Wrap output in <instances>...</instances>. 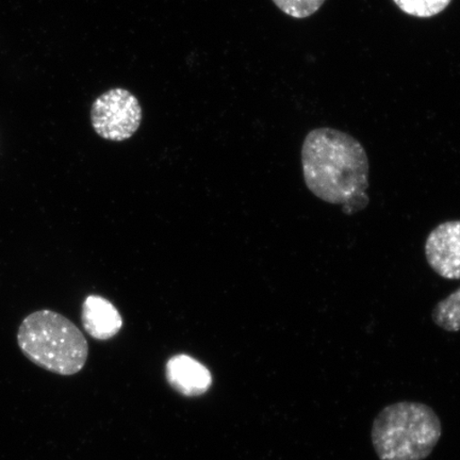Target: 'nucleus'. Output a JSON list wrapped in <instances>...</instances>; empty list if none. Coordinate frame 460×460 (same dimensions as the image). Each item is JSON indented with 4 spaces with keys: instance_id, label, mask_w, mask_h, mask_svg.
Segmentation results:
<instances>
[{
    "instance_id": "nucleus-1",
    "label": "nucleus",
    "mask_w": 460,
    "mask_h": 460,
    "mask_svg": "<svg viewBox=\"0 0 460 460\" xmlns=\"http://www.w3.org/2000/svg\"><path fill=\"white\" fill-rule=\"evenodd\" d=\"M302 166L309 191L325 203L342 206L343 214H358L369 205V158L353 136L331 128L308 132Z\"/></svg>"
},
{
    "instance_id": "nucleus-2",
    "label": "nucleus",
    "mask_w": 460,
    "mask_h": 460,
    "mask_svg": "<svg viewBox=\"0 0 460 460\" xmlns=\"http://www.w3.org/2000/svg\"><path fill=\"white\" fill-rule=\"evenodd\" d=\"M17 343L34 365L63 376L79 373L88 360L89 344L82 331L54 310L27 315L17 332Z\"/></svg>"
},
{
    "instance_id": "nucleus-3",
    "label": "nucleus",
    "mask_w": 460,
    "mask_h": 460,
    "mask_svg": "<svg viewBox=\"0 0 460 460\" xmlns=\"http://www.w3.org/2000/svg\"><path fill=\"white\" fill-rule=\"evenodd\" d=\"M441 435L442 424L433 408L410 401L383 408L371 429L379 460H424L433 453Z\"/></svg>"
},
{
    "instance_id": "nucleus-4",
    "label": "nucleus",
    "mask_w": 460,
    "mask_h": 460,
    "mask_svg": "<svg viewBox=\"0 0 460 460\" xmlns=\"http://www.w3.org/2000/svg\"><path fill=\"white\" fill-rule=\"evenodd\" d=\"M142 107L128 90L114 88L94 101L91 108V124L102 139L123 142L140 128Z\"/></svg>"
},
{
    "instance_id": "nucleus-5",
    "label": "nucleus",
    "mask_w": 460,
    "mask_h": 460,
    "mask_svg": "<svg viewBox=\"0 0 460 460\" xmlns=\"http://www.w3.org/2000/svg\"><path fill=\"white\" fill-rule=\"evenodd\" d=\"M425 257L442 279H460V221H447L431 230L425 241Z\"/></svg>"
},
{
    "instance_id": "nucleus-6",
    "label": "nucleus",
    "mask_w": 460,
    "mask_h": 460,
    "mask_svg": "<svg viewBox=\"0 0 460 460\" xmlns=\"http://www.w3.org/2000/svg\"><path fill=\"white\" fill-rule=\"evenodd\" d=\"M165 378L176 393L187 398L204 395L214 383L208 367L186 354L172 356L166 361Z\"/></svg>"
},
{
    "instance_id": "nucleus-7",
    "label": "nucleus",
    "mask_w": 460,
    "mask_h": 460,
    "mask_svg": "<svg viewBox=\"0 0 460 460\" xmlns=\"http://www.w3.org/2000/svg\"><path fill=\"white\" fill-rule=\"evenodd\" d=\"M82 323L90 337L107 341L122 330L123 319L118 308L106 297L91 295L83 303Z\"/></svg>"
},
{
    "instance_id": "nucleus-8",
    "label": "nucleus",
    "mask_w": 460,
    "mask_h": 460,
    "mask_svg": "<svg viewBox=\"0 0 460 460\" xmlns=\"http://www.w3.org/2000/svg\"><path fill=\"white\" fill-rule=\"evenodd\" d=\"M431 319L437 326L447 332L460 331V288L436 305Z\"/></svg>"
},
{
    "instance_id": "nucleus-9",
    "label": "nucleus",
    "mask_w": 460,
    "mask_h": 460,
    "mask_svg": "<svg viewBox=\"0 0 460 460\" xmlns=\"http://www.w3.org/2000/svg\"><path fill=\"white\" fill-rule=\"evenodd\" d=\"M394 2L402 13L408 15L429 19L444 13L452 0H394Z\"/></svg>"
},
{
    "instance_id": "nucleus-10",
    "label": "nucleus",
    "mask_w": 460,
    "mask_h": 460,
    "mask_svg": "<svg viewBox=\"0 0 460 460\" xmlns=\"http://www.w3.org/2000/svg\"><path fill=\"white\" fill-rule=\"evenodd\" d=\"M273 3L281 13L293 19L302 20L318 13L325 0H273Z\"/></svg>"
}]
</instances>
